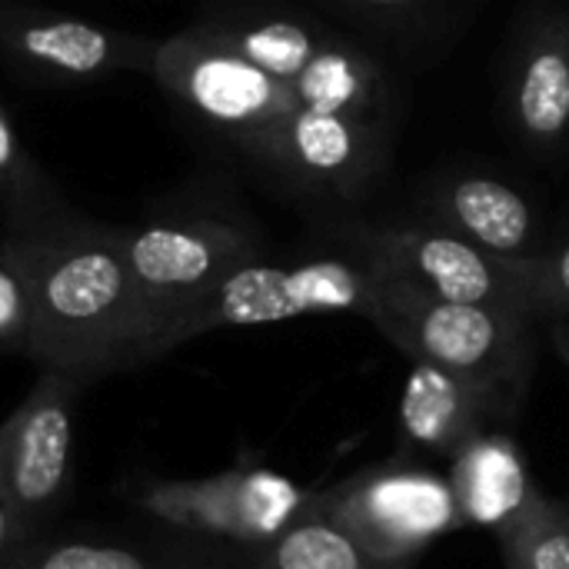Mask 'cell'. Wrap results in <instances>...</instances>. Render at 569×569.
<instances>
[{
    "mask_svg": "<svg viewBox=\"0 0 569 569\" xmlns=\"http://www.w3.org/2000/svg\"><path fill=\"white\" fill-rule=\"evenodd\" d=\"M447 477L463 527L490 530L497 540L507 537L543 497L530 477L520 443L497 427L477 433L450 460Z\"/></svg>",
    "mask_w": 569,
    "mask_h": 569,
    "instance_id": "cell-16",
    "label": "cell"
},
{
    "mask_svg": "<svg viewBox=\"0 0 569 569\" xmlns=\"http://www.w3.org/2000/svg\"><path fill=\"white\" fill-rule=\"evenodd\" d=\"M150 73L180 107L227 133L243 153L303 107L283 80L220 43L200 23L160 40Z\"/></svg>",
    "mask_w": 569,
    "mask_h": 569,
    "instance_id": "cell-9",
    "label": "cell"
},
{
    "mask_svg": "<svg viewBox=\"0 0 569 569\" xmlns=\"http://www.w3.org/2000/svg\"><path fill=\"white\" fill-rule=\"evenodd\" d=\"M433 223L503 260H537L540 223L530 200L500 177L457 173L427 197Z\"/></svg>",
    "mask_w": 569,
    "mask_h": 569,
    "instance_id": "cell-15",
    "label": "cell"
},
{
    "mask_svg": "<svg viewBox=\"0 0 569 569\" xmlns=\"http://www.w3.org/2000/svg\"><path fill=\"white\" fill-rule=\"evenodd\" d=\"M507 569H569V503L540 497L537 507L500 537Z\"/></svg>",
    "mask_w": 569,
    "mask_h": 569,
    "instance_id": "cell-19",
    "label": "cell"
},
{
    "mask_svg": "<svg viewBox=\"0 0 569 569\" xmlns=\"http://www.w3.org/2000/svg\"><path fill=\"white\" fill-rule=\"evenodd\" d=\"M10 560H13V513H10V500L0 480V569L10 567Z\"/></svg>",
    "mask_w": 569,
    "mask_h": 569,
    "instance_id": "cell-24",
    "label": "cell"
},
{
    "mask_svg": "<svg viewBox=\"0 0 569 569\" xmlns=\"http://www.w3.org/2000/svg\"><path fill=\"white\" fill-rule=\"evenodd\" d=\"M553 347H557V353L569 363V317L557 320V327H553Z\"/></svg>",
    "mask_w": 569,
    "mask_h": 569,
    "instance_id": "cell-25",
    "label": "cell"
},
{
    "mask_svg": "<svg viewBox=\"0 0 569 569\" xmlns=\"http://www.w3.org/2000/svg\"><path fill=\"white\" fill-rule=\"evenodd\" d=\"M7 240L33 283L30 360L90 383L153 363L150 323L123 253L120 227L57 207L10 223Z\"/></svg>",
    "mask_w": 569,
    "mask_h": 569,
    "instance_id": "cell-1",
    "label": "cell"
},
{
    "mask_svg": "<svg viewBox=\"0 0 569 569\" xmlns=\"http://www.w3.org/2000/svg\"><path fill=\"white\" fill-rule=\"evenodd\" d=\"M530 313L537 317H569V237L557 250H543L527 263Z\"/></svg>",
    "mask_w": 569,
    "mask_h": 569,
    "instance_id": "cell-22",
    "label": "cell"
},
{
    "mask_svg": "<svg viewBox=\"0 0 569 569\" xmlns=\"http://www.w3.org/2000/svg\"><path fill=\"white\" fill-rule=\"evenodd\" d=\"M520 400L433 363H410L400 393V443L433 460H453L477 433L517 417Z\"/></svg>",
    "mask_w": 569,
    "mask_h": 569,
    "instance_id": "cell-13",
    "label": "cell"
},
{
    "mask_svg": "<svg viewBox=\"0 0 569 569\" xmlns=\"http://www.w3.org/2000/svg\"><path fill=\"white\" fill-rule=\"evenodd\" d=\"M33 337V283L23 257L10 240L0 243V350L30 357Z\"/></svg>",
    "mask_w": 569,
    "mask_h": 569,
    "instance_id": "cell-21",
    "label": "cell"
},
{
    "mask_svg": "<svg viewBox=\"0 0 569 569\" xmlns=\"http://www.w3.org/2000/svg\"><path fill=\"white\" fill-rule=\"evenodd\" d=\"M387 130L390 127L377 120L300 107L263 140H257L247 157L297 187L357 197L383 170Z\"/></svg>",
    "mask_w": 569,
    "mask_h": 569,
    "instance_id": "cell-12",
    "label": "cell"
},
{
    "mask_svg": "<svg viewBox=\"0 0 569 569\" xmlns=\"http://www.w3.org/2000/svg\"><path fill=\"white\" fill-rule=\"evenodd\" d=\"M510 110L520 133L537 147H557L569 133V23L543 20L523 37L513 77Z\"/></svg>",
    "mask_w": 569,
    "mask_h": 569,
    "instance_id": "cell-17",
    "label": "cell"
},
{
    "mask_svg": "<svg viewBox=\"0 0 569 569\" xmlns=\"http://www.w3.org/2000/svg\"><path fill=\"white\" fill-rule=\"evenodd\" d=\"M310 513L397 567H413L423 550L463 527L450 477L407 457L317 490Z\"/></svg>",
    "mask_w": 569,
    "mask_h": 569,
    "instance_id": "cell-7",
    "label": "cell"
},
{
    "mask_svg": "<svg viewBox=\"0 0 569 569\" xmlns=\"http://www.w3.org/2000/svg\"><path fill=\"white\" fill-rule=\"evenodd\" d=\"M333 10L360 20H377V23H393V20H410L423 10H430L437 0H323Z\"/></svg>",
    "mask_w": 569,
    "mask_h": 569,
    "instance_id": "cell-23",
    "label": "cell"
},
{
    "mask_svg": "<svg viewBox=\"0 0 569 569\" xmlns=\"http://www.w3.org/2000/svg\"><path fill=\"white\" fill-rule=\"evenodd\" d=\"M120 240L150 323L153 360L163 357L170 327L207 290L230 270L263 257L257 230L227 217H160L120 227Z\"/></svg>",
    "mask_w": 569,
    "mask_h": 569,
    "instance_id": "cell-8",
    "label": "cell"
},
{
    "mask_svg": "<svg viewBox=\"0 0 569 569\" xmlns=\"http://www.w3.org/2000/svg\"><path fill=\"white\" fill-rule=\"evenodd\" d=\"M0 203H7V190H3V183H0Z\"/></svg>",
    "mask_w": 569,
    "mask_h": 569,
    "instance_id": "cell-26",
    "label": "cell"
},
{
    "mask_svg": "<svg viewBox=\"0 0 569 569\" xmlns=\"http://www.w3.org/2000/svg\"><path fill=\"white\" fill-rule=\"evenodd\" d=\"M7 569H233V557L140 523V530H53Z\"/></svg>",
    "mask_w": 569,
    "mask_h": 569,
    "instance_id": "cell-14",
    "label": "cell"
},
{
    "mask_svg": "<svg viewBox=\"0 0 569 569\" xmlns=\"http://www.w3.org/2000/svg\"><path fill=\"white\" fill-rule=\"evenodd\" d=\"M373 287H377V273L357 253L297 257V260L257 257L230 270L170 327L163 340V357L213 330L270 327V323H287L320 313L363 317Z\"/></svg>",
    "mask_w": 569,
    "mask_h": 569,
    "instance_id": "cell-5",
    "label": "cell"
},
{
    "mask_svg": "<svg viewBox=\"0 0 569 569\" xmlns=\"http://www.w3.org/2000/svg\"><path fill=\"white\" fill-rule=\"evenodd\" d=\"M87 387L90 380L77 373L40 370L33 390L0 427V480L13 513V560L50 537L67 507L77 400Z\"/></svg>",
    "mask_w": 569,
    "mask_h": 569,
    "instance_id": "cell-6",
    "label": "cell"
},
{
    "mask_svg": "<svg viewBox=\"0 0 569 569\" xmlns=\"http://www.w3.org/2000/svg\"><path fill=\"white\" fill-rule=\"evenodd\" d=\"M153 40L83 17L37 7H0V53L37 80L93 83L120 70H153Z\"/></svg>",
    "mask_w": 569,
    "mask_h": 569,
    "instance_id": "cell-11",
    "label": "cell"
},
{
    "mask_svg": "<svg viewBox=\"0 0 569 569\" xmlns=\"http://www.w3.org/2000/svg\"><path fill=\"white\" fill-rule=\"evenodd\" d=\"M0 183L7 190L10 223H27L33 217H43V213L63 207L57 190L50 187V180L40 173V167L20 143L3 107H0Z\"/></svg>",
    "mask_w": 569,
    "mask_h": 569,
    "instance_id": "cell-20",
    "label": "cell"
},
{
    "mask_svg": "<svg viewBox=\"0 0 569 569\" xmlns=\"http://www.w3.org/2000/svg\"><path fill=\"white\" fill-rule=\"evenodd\" d=\"M350 247L377 277L403 280L453 303H487L530 313V260L493 257L453 230L427 223H373L350 227Z\"/></svg>",
    "mask_w": 569,
    "mask_h": 569,
    "instance_id": "cell-10",
    "label": "cell"
},
{
    "mask_svg": "<svg viewBox=\"0 0 569 569\" xmlns=\"http://www.w3.org/2000/svg\"><path fill=\"white\" fill-rule=\"evenodd\" d=\"M220 43L283 80L307 110L387 123L390 83L343 33L280 10H223L200 20Z\"/></svg>",
    "mask_w": 569,
    "mask_h": 569,
    "instance_id": "cell-3",
    "label": "cell"
},
{
    "mask_svg": "<svg viewBox=\"0 0 569 569\" xmlns=\"http://www.w3.org/2000/svg\"><path fill=\"white\" fill-rule=\"evenodd\" d=\"M410 363H433L523 400L533 370V317L487 303H453L413 283L377 277L363 313Z\"/></svg>",
    "mask_w": 569,
    "mask_h": 569,
    "instance_id": "cell-2",
    "label": "cell"
},
{
    "mask_svg": "<svg viewBox=\"0 0 569 569\" xmlns=\"http://www.w3.org/2000/svg\"><path fill=\"white\" fill-rule=\"evenodd\" d=\"M233 569H413L377 560L330 520L307 513L263 547L233 553Z\"/></svg>",
    "mask_w": 569,
    "mask_h": 569,
    "instance_id": "cell-18",
    "label": "cell"
},
{
    "mask_svg": "<svg viewBox=\"0 0 569 569\" xmlns=\"http://www.w3.org/2000/svg\"><path fill=\"white\" fill-rule=\"evenodd\" d=\"M127 510L153 530L233 553L280 537L310 513L317 490L270 467H230L213 477H130L117 487Z\"/></svg>",
    "mask_w": 569,
    "mask_h": 569,
    "instance_id": "cell-4",
    "label": "cell"
}]
</instances>
